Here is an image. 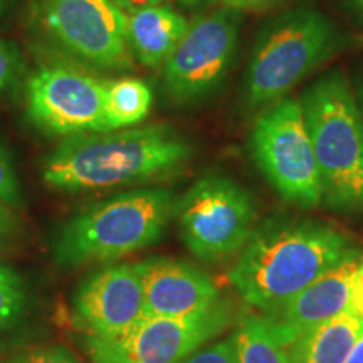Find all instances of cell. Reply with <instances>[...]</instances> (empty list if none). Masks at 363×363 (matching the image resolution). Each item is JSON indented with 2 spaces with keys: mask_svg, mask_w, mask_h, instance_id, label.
Returning <instances> with one entry per match:
<instances>
[{
  "mask_svg": "<svg viewBox=\"0 0 363 363\" xmlns=\"http://www.w3.org/2000/svg\"><path fill=\"white\" fill-rule=\"evenodd\" d=\"M360 261L358 249L291 299L262 315L284 348L348 310L352 281Z\"/></svg>",
  "mask_w": 363,
  "mask_h": 363,
  "instance_id": "4fadbf2b",
  "label": "cell"
},
{
  "mask_svg": "<svg viewBox=\"0 0 363 363\" xmlns=\"http://www.w3.org/2000/svg\"><path fill=\"white\" fill-rule=\"evenodd\" d=\"M345 363H363V328L358 335L355 343H353L350 353H348Z\"/></svg>",
  "mask_w": 363,
  "mask_h": 363,
  "instance_id": "83f0119b",
  "label": "cell"
},
{
  "mask_svg": "<svg viewBox=\"0 0 363 363\" xmlns=\"http://www.w3.org/2000/svg\"><path fill=\"white\" fill-rule=\"evenodd\" d=\"M249 147L256 165L284 201L303 208L321 202L320 172L301 101L283 98L262 113Z\"/></svg>",
  "mask_w": 363,
  "mask_h": 363,
  "instance_id": "8992f818",
  "label": "cell"
},
{
  "mask_svg": "<svg viewBox=\"0 0 363 363\" xmlns=\"http://www.w3.org/2000/svg\"><path fill=\"white\" fill-rule=\"evenodd\" d=\"M111 2L115 4V6L120 7L121 11L128 16V13L138 12V11H142V9L160 6L163 0H111Z\"/></svg>",
  "mask_w": 363,
  "mask_h": 363,
  "instance_id": "4316f807",
  "label": "cell"
},
{
  "mask_svg": "<svg viewBox=\"0 0 363 363\" xmlns=\"http://www.w3.org/2000/svg\"><path fill=\"white\" fill-rule=\"evenodd\" d=\"M192 147L169 125L65 136L40 165V177L57 192L83 194L135 187L175 175Z\"/></svg>",
  "mask_w": 363,
  "mask_h": 363,
  "instance_id": "6da1fadb",
  "label": "cell"
},
{
  "mask_svg": "<svg viewBox=\"0 0 363 363\" xmlns=\"http://www.w3.org/2000/svg\"><path fill=\"white\" fill-rule=\"evenodd\" d=\"M348 2H350V6L363 17V0H348Z\"/></svg>",
  "mask_w": 363,
  "mask_h": 363,
  "instance_id": "4dcf8cb0",
  "label": "cell"
},
{
  "mask_svg": "<svg viewBox=\"0 0 363 363\" xmlns=\"http://www.w3.org/2000/svg\"><path fill=\"white\" fill-rule=\"evenodd\" d=\"M357 251L348 235L321 222L267 220L240 249L229 281L247 305L266 313Z\"/></svg>",
  "mask_w": 363,
  "mask_h": 363,
  "instance_id": "7a4b0ae2",
  "label": "cell"
},
{
  "mask_svg": "<svg viewBox=\"0 0 363 363\" xmlns=\"http://www.w3.org/2000/svg\"><path fill=\"white\" fill-rule=\"evenodd\" d=\"M315 150L321 202L333 211L363 212V115L340 72L316 81L301 98Z\"/></svg>",
  "mask_w": 363,
  "mask_h": 363,
  "instance_id": "277c9868",
  "label": "cell"
},
{
  "mask_svg": "<svg viewBox=\"0 0 363 363\" xmlns=\"http://www.w3.org/2000/svg\"><path fill=\"white\" fill-rule=\"evenodd\" d=\"M348 310L353 315H357L363 321V254L362 261L357 267L355 276H353L352 288H350V303H348Z\"/></svg>",
  "mask_w": 363,
  "mask_h": 363,
  "instance_id": "d4e9b609",
  "label": "cell"
},
{
  "mask_svg": "<svg viewBox=\"0 0 363 363\" xmlns=\"http://www.w3.org/2000/svg\"><path fill=\"white\" fill-rule=\"evenodd\" d=\"M175 216L189 251L199 259L217 262L246 246L256 207L247 190L234 180L206 175L179 199Z\"/></svg>",
  "mask_w": 363,
  "mask_h": 363,
  "instance_id": "52a82bcc",
  "label": "cell"
},
{
  "mask_svg": "<svg viewBox=\"0 0 363 363\" xmlns=\"http://www.w3.org/2000/svg\"><path fill=\"white\" fill-rule=\"evenodd\" d=\"M174 192L133 189L93 203L59 229L54 257L61 266L76 267L111 262L140 251L162 238L175 216Z\"/></svg>",
  "mask_w": 363,
  "mask_h": 363,
  "instance_id": "3957f363",
  "label": "cell"
},
{
  "mask_svg": "<svg viewBox=\"0 0 363 363\" xmlns=\"http://www.w3.org/2000/svg\"><path fill=\"white\" fill-rule=\"evenodd\" d=\"M11 4H12V0H0V21L4 19V16L7 13L9 7H11Z\"/></svg>",
  "mask_w": 363,
  "mask_h": 363,
  "instance_id": "f546056e",
  "label": "cell"
},
{
  "mask_svg": "<svg viewBox=\"0 0 363 363\" xmlns=\"http://www.w3.org/2000/svg\"><path fill=\"white\" fill-rule=\"evenodd\" d=\"M33 298L26 279L17 272L0 281V350L12 343L26 328L30 315Z\"/></svg>",
  "mask_w": 363,
  "mask_h": 363,
  "instance_id": "d6986e66",
  "label": "cell"
},
{
  "mask_svg": "<svg viewBox=\"0 0 363 363\" xmlns=\"http://www.w3.org/2000/svg\"><path fill=\"white\" fill-rule=\"evenodd\" d=\"M179 363H238L234 335L208 347H201Z\"/></svg>",
  "mask_w": 363,
  "mask_h": 363,
  "instance_id": "603a6c76",
  "label": "cell"
},
{
  "mask_svg": "<svg viewBox=\"0 0 363 363\" xmlns=\"http://www.w3.org/2000/svg\"><path fill=\"white\" fill-rule=\"evenodd\" d=\"M333 24L313 9H298L259 35L246 74L251 108L278 103L333 51Z\"/></svg>",
  "mask_w": 363,
  "mask_h": 363,
  "instance_id": "5b68a950",
  "label": "cell"
},
{
  "mask_svg": "<svg viewBox=\"0 0 363 363\" xmlns=\"http://www.w3.org/2000/svg\"><path fill=\"white\" fill-rule=\"evenodd\" d=\"M219 2L234 11H261V9L274 6L279 0H219Z\"/></svg>",
  "mask_w": 363,
  "mask_h": 363,
  "instance_id": "484cf974",
  "label": "cell"
},
{
  "mask_svg": "<svg viewBox=\"0 0 363 363\" xmlns=\"http://www.w3.org/2000/svg\"><path fill=\"white\" fill-rule=\"evenodd\" d=\"M180 2L187 4V6H195V4H211V2H219V0H180Z\"/></svg>",
  "mask_w": 363,
  "mask_h": 363,
  "instance_id": "1f68e13d",
  "label": "cell"
},
{
  "mask_svg": "<svg viewBox=\"0 0 363 363\" xmlns=\"http://www.w3.org/2000/svg\"><path fill=\"white\" fill-rule=\"evenodd\" d=\"M229 323L230 306L219 301L192 316H147L121 337H88L84 348L91 363H179L220 335Z\"/></svg>",
  "mask_w": 363,
  "mask_h": 363,
  "instance_id": "30bf717a",
  "label": "cell"
},
{
  "mask_svg": "<svg viewBox=\"0 0 363 363\" xmlns=\"http://www.w3.org/2000/svg\"><path fill=\"white\" fill-rule=\"evenodd\" d=\"M234 340L238 363H288V348L276 338L264 316L244 318Z\"/></svg>",
  "mask_w": 363,
  "mask_h": 363,
  "instance_id": "ac0fdd59",
  "label": "cell"
},
{
  "mask_svg": "<svg viewBox=\"0 0 363 363\" xmlns=\"http://www.w3.org/2000/svg\"><path fill=\"white\" fill-rule=\"evenodd\" d=\"M40 27L54 44L98 69H125L131 62L128 16L111 0H40Z\"/></svg>",
  "mask_w": 363,
  "mask_h": 363,
  "instance_id": "9c48e42d",
  "label": "cell"
},
{
  "mask_svg": "<svg viewBox=\"0 0 363 363\" xmlns=\"http://www.w3.org/2000/svg\"><path fill=\"white\" fill-rule=\"evenodd\" d=\"M0 363H81L65 345H43L24 348L0 358Z\"/></svg>",
  "mask_w": 363,
  "mask_h": 363,
  "instance_id": "ffe728a7",
  "label": "cell"
},
{
  "mask_svg": "<svg viewBox=\"0 0 363 363\" xmlns=\"http://www.w3.org/2000/svg\"><path fill=\"white\" fill-rule=\"evenodd\" d=\"M235 12L224 7L189 22L175 51L163 65V83L174 101L199 103L219 89L238 45L239 17Z\"/></svg>",
  "mask_w": 363,
  "mask_h": 363,
  "instance_id": "ba28073f",
  "label": "cell"
},
{
  "mask_svg": "<svg viewBox=\"0 0 363 363\" xmlns=\"http://www.w3.org/2000/svg\"><path fill=\"white\" fill-rule=\"evenodd\" d=\"M363 321L350 310L311 330L288 348V363H345Z\"/></svg>",
  "mask_w": 363,
  "mask_h": 363,
  "instance_id": "2e32d148",
  "label": "cell"
},
{
  "mask_svg": "<svg viewBox=\"0 0 363 363\" xmlns=\"http://www.w3.org/2000/svg\"><path fill=\"white\" fill-rule=\"evenodd\" d=\"M142 281L147 315L184 318L216 306L219 289L211 276L185 261L150 257L135 264Z\"/></svg>",
  "mask_w": 363,
  "mask_h": 363,
  "instance_id": "5bb4252c",
  "label": "cell"
},
{
  "mask_svg": "<svg viewBox=\"0 0 363 363\" xmlns=\"http://www.w3.org/2000/svg\"><path fill=\"white\" fill-rule=\"evenodd\" d=\"M71 303L72 320L88 337H121L148 316L135 264H110L89 272Z\"/></svg>",
  "mask_w": 363,
  "mask_h": 363,
  "instance_id": "7c38bea8",
  "label": "cell"
},
{
  "mask_svg": "<svg viewBox=\"0 0 363 363\" xmlns=\"http://www.w3.org/2000/svg\"><path fill=\"white\" fill-rule=\"evenodd\" d=\"M0 201L12 208L22 206V187L16 162L6 145L0 142Z\"/></svg>",
  "mask_w": 363,
  "mask_h": 363,
  "instance_id": "44dd1931",
  "label": "cell"
},
{
  "mask_svg": "<svg viewBox=\"0 0 363 363\" xmlns=\"http://www.w3.org/2000/svg\"><path fill=\"white\" fill-rule=\"evenodd\" d=\"M152 88L142 79L121 78L104 83L103 131L135 128L150 115Z\"/></svg>",
  "mask_w": 363,
  "mask_h": 363,
  "instance_id": "e0dca14e",
  "label": "cell"
},
{
  "mask_svg": "<svg viewBox=\"0 0 363 363\" xmlns=\"http://www.w3.org/2000/svg\"><path fill=\"white\" fill-rule=\"evenodd\" d=\"M26 69L21 49L13 43L0 39V94L13 88Z\"/></svg>",
  "mask_w": 363,
  "mask_h": 363,
  "instance_id": "7402d4cb",
  "label": "cell"
},
{
  "mask_svg": "<svg viewBox=\"0 0 363 363\" xmlns=\"http://www.w3.org/2000/svg\"><path fill=\"white\" fill-rule=\"evenodd\" d=\"M104 83L79 67H40L27 81V116L52 136L103 131Z\"/></svg>",
  "mask_w": 363,
  "mask_h": 363,
  "instance_id": "8fae6325",
  "label": "cell"
},
{
  "mask_svg": "<svg viewBox=\"0 0 363 363\" xmlns=\"http://www.w3.org/2000/svg\"><path fill=\"white\" fill-rule=\"evenodd\" d=\"M187 24L182 13L163 4L128 13L126 38L131 56L143 66H163L185 34Z\"/></svg>",
  "mask_w": 363,
  "mask_h": 363,
  "instance_id": "9a60e30c",
  "label": "cell"
},
{
  "mask_svg": "<svg viewBox=\"0 0 363 363\" xmlns=\"http://www.w3.org/2000/svg\"><path fill=\"white\" fill-rule=\"evenodd\" d=\"M22 233L21 217L16 214V208L0 201V252L12 247Z\"/></svg>",
  "mask_w": 363,
  "mask_h": 363,
  "instance_id": "cb8c5ba5",
  "label": "cell"
},
{
  "mask_svg": "<svg viewBox=\"0 0 363 363\" xmlns=\"http://www.w3.org/2000/svg\"><path fill=\"white\" fill-rule=\"evenodd\" d=\"M13 274H17V271H16V269H12L11 266L2 264V262H0V281L12 278Z\"/></svg>",
  "mask_w": 363,
  "mask_h": 363,
  "instance_id": "f1b7e54d",
  "label": "cell"
}]
</instances>
